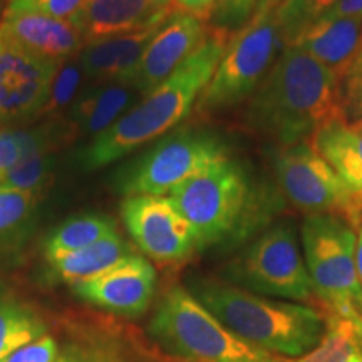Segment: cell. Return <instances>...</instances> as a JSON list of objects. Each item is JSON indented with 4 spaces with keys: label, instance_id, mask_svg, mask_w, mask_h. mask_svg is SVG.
Masks as SVG:
<instances>
[{
    "label": "cell",
    "instance_id": "35",
    "mask_svg": "<svg viewBox=\"0 0 362 362\" xmlns=\"http://www.w3.org/2000/svg\"><path fill=\"white\" fill-rule=\"evenodd\" d=\"M357 17H362V0H337L315 22L357 19Z\"/></svg>",
    "mask_w": 362,
    "mask_h": 362
},
{
    "label": "cell",
    "instance_id": "36",
    "mask_svg": "<svg viewBox=\"0 0 362 362\" xmlns=\"http://www.w3.org/2000/svg\"><path fill=\"white\" fill-rule=\"evenodd\" d=\"M284 2H285V0H259V2H257L255 12H253V13L275 12L280 6H282Z\"/></svg>",
    "mask_w": 362,
    "mask_h": 362
},
{
    "label": "cell",
    "instance_id": "22",
    "mask_svg": "<svg viewBox=\"0 0 362 362\" xmlns=\"http://www.w3.org/2000/svg\"><path fill=\"white\" fill-rule=\"evenodd\" d=\"M117 233V225L111 216L104 215H81L64 221L57 226L45 240V259L54 260L66 253L81 250L99 240Z\"/></svg>",
    "mask_w": 362,
    "mask_h": 362
},
{
    "label": "cell",
    "instance_id": "34",
    "mask_svg": "<svg viewBox=\"0 0 362 362\" xmlns=\"http://www.w3.org/2000/svg\"><path fill=\"white\" fill-rule=\"evenodd\" d=\"M218 0H170L173 12L187 13L203 22H210L214 17Z\"/></svg>",
    "mask_w": 362,
    "mask_h": 362
},
{
    "label": "cell",
    "instance_id": "40",
    "mask_svg": "<svg viewBox=\"0 0 362 362\" xmlns=\"http://www.w3.org/2000/svg\"><path fill=\"white\" fill-rule=\"evenodd\" d=\"M166 2H170V0H166Z\"/></svg>",
    "mask_w": 362,
    "mask_h": 362
},
{
    "label": "cell",
    "instance_id": "1",
    "mask_svg": "<svg viewBox=\"0 0 362 362\" xmlns=\"http://www.w3.org/2000/svg\"><path fill=\"white\" fill-rule=\"evenodd\" d=\"M341 117L346 115L337 78L296 45H285L247 107L253 133L277 148L310 141L320 128Z\"/></svg>",
    "mask_w": 362,
    "mask_h": 362
},
{
    "label": "cell",
    "instance_id": "39",
    "mask_svg": "<svg viewBox=\"0 0 362 362\" xmlns=\"http://www.w3.org/2000/svg\"><path fill=\"white\" fill-rule=\"evenodd\" d=\"M56 362H99V361H86V359H81V357L64 356V357H59Z\"/></svg>",
    "mask_w": 362,
    "mask_h": 362
},
{
    "label": "cell",
    "instance_id": "31",
    "mask_svg": "<svg viewBox=\"0 0 362 362\" xmlns=\"http://www.w3.org/2000/svg\"><path fill=\"white\" fill-rule=\"evenodd\" d=\"M59 359L57 342L52 337L42 336L12 351L0 362H56Z\"/></svg>",
    "mask_w": 362,
    "mask_h": 362
},
{
    "label": "cell",
    "instance_id": "2",
    "mask_svg": "<svg viewBox=\"0 0 362 362\" xmlns=\"http://www.w3.org/2000/svg\"><path fill=\"white\" fill-rule=\"evenodd\" d=\"M170 200L192 225L198 250L245 242L264 232L280 208L275 189L230 156L181 183Z\"/></svg>",
    "mask_w": 362,
    "mask_h": 362
},
{
    "label": "cell",
    "instance_id": "29",
    "mask_svg": "<svg viewBox=\"0 0 362 362\" xmlns=\"http://www.w3.org/2000/svg\"><path fill=\"white\" fill-rule=\"evenodd\" d=\"M259 0H218L211 17L215 27L233 34L252 19Z\"/></svg>",
    "mask_w": 362,
    "mask_h": 362
},
{
    "label": "cell",
    "instance_id": "6",
    "mask_svg": "<svg viewBox=\"0 0 362 362\" xmlns=\"http://www.w3.org/2000/svg\"><path fill=\"white\" fill-rule=\"evenodd\" d=\"M304 260L315 297L325 314L354 320L362 315V285L357 275V235L334 215H309L302 223Z\"/></svg>",
    "mask_w": 362,
    "mask_h": 362
},
{
    "label": "cell",
    "instance_id": "18",
    "mask_svg": "<svg viewBox=\"0 0 362 362\" xmlns=\"http://www.w3.org/2000/svg\"><path fill=\"white\" fill-rule=\"evenodd\" d=\"M292 45L327 67L341 84L362 56V17L315 22Z\"/></svg>",
    "mask_w": 362,
    "mask_h": 362
},
{
    "label": "cell",
    "instance_id": "32",
    "mask_svg": "<svg viewBox=\"0 0 362 362\" xmlns=\"http://www.w3.org/2000/svg\"><path fill=\"white\" fill-rule=\"evenodd\" d=\"M84 0H7L6 7L25 8L56 17V19L71 21V17L78 12Z\"/></svg>",
    "mask_w": 362,
    "mask_h": 362
},
{
    "label": "cell",
    "instance_id": "12",
    "mask_svg": "<svg viewBox=\"0 0 362 362\" xmlns=\"http://www.w3.org/2000/svg\"><path fill=\"white\" fill-rule=\"evenodd\" d=\"M61 64L27 52L0 34V124L42 115Z\"/></svg>",
    "mask_w": 362,
    "mask_h": 362
},
{
    "label": "cell",
    "instance_id": "17",
    "mask_svg": "<svg viewBox=\"0 0 362 362\" xmlns=\"http://www.w3.org/2000/svg\"><path fill=\"white\" fill-rule=\"evenodd\" d=\"M160 27L161 24L139 33L86 44L79 54V64L84 74L106 84L129 86L149 42Z\"/></svg>",
    "mask_w": 362,
    "mask_h": 362
},
{
    "label": "cell",
    "instance_id": "25",
    "mask_svg": "<svg viewBox=\"0 0 362 362\" xmlns=\"http://www.w3.org/2000/svg\"><path fill=\"white\" fill-rule=\"evenodd\" d=\"M49 171L51 170H49L44 144L40 143L37 134L30 133L24 155L6 175V178L0 181V189H17V192L39 194V189L49 178Z\"/></svg>",
    "mask_w": 362,
    "mask_h": 362
},
{
    "label": "cell",
    "instance_id": "13",
    "mask_svg": "<svg viewBox=\"0 0 362 362\" xmlns=\"http://www.w3.org/2000/svg\"><path fill=\"white\" fill-rule=\"evenodd\" d=\"M76 296L104 310L138 317L148 310L156 292V270L141 255L124 257L96 277L72 285Z\"/></svg>",
    "mask_w": 362,
    "mask_h": 362
},
{
    "label": "cell",
    "instance_id": "4",
    "mask_svg": "<svg viewBox=\"0 0 362 362\" xmlns=\"http://www.w3.org/2000/svg\"><path fill=\"white\" fill-rule=\"evenodd\" d=\"M198 302L225 327L252 346L277 357L305 356L325 334V317L314 307L259 296L214 279L192 284Z\"/></svg>",
    "mask_w": 362,
    "mask_h": 362
},
{
    "label": "cell",
    "instance_id": "33",
    "mask_svg": "<svg viewBox=\"0 0 362 362\" xmlns=\"http://www.w3.org/2000/svg\"><path fill=\"white\" fill-rule=\"evenodd\" d=\"M29 139L30 133L0 131V181L6 178V175L24 155Z\"/></svg>",
    "mask_w": 362,
    "mask_h": 362
},
{
    "label": "cell",
    "instance_id": "21",
    "mask_svg": "<svg viewBox=\"0 0 362 362\" xmlns=\"http://www.w3.org/2000/svg\"><path fill=\"white\" fill-rule=\"evenodd\" d=\"M133 96V88L124 84H104L89 90L72 106L71 119L79 134H103L123 116Z\"/></svg>",
    "mask_w": 362,
    "mask_h": 362
},
{
    "label": "cell",
    "instance_id": "15",
    "mask_svg": "<svg viewBox=\"0 0 362 362\" xmlns=\"http://www.w3.org/2000/svg\"><path fill=\"white\" fill-rule=\"evenodd\" d=\"M171 13L166 0H84L71 22L86 45L160 25Z\"/></svg>",
    "mask_w": 362,
    "mask_h": 362
},
{
    "label": "cell",
    "instance_id": "3",
    "mask_svg": "<svg viewBox=\"0 0 362 362\" xmlns=\"http://www.w3.org/2000/svg\"><path fill=\"white\" fill-rule=\"evenodd\" d=\"M230 35L214 25L211 34L193 56L79 153L83 168L99 170L111 165L134 149L163 138L187 119L215 74Z\"/></svg>",
    "mask_w": 362,
    "mask_h": 362
},
{
    "label": "cell",
    "instance_id": "38",
    "mask_svg": "<svg viewBox=\"0 0 362 362\" xmlns=\"http://www.w3.org/2000/svg\"><path fill=\"white\" fill-rule=\"evenodd\" d=\"M352 327H354V336H356L357 344H359V347L362 351V315L352 320Z\"/></svg>",
    "mask_w": 362,
    "mask_h": 362
},
{
    "label": "cell",
    "instance_id": "11",
    "mask_svg": "<svg viewBox=\"0 0 362 362\" xmlns=\"http://www.w3.org/2000/svg\"><path fill=\"white\" fill-rule=\"evenodd\" d=\"M121 218L136 247L158 264H180L198 252L192 225L170 197H126Z\"/></svg>",
    "mask_w": 362,
    "mask_h": 362
},
{
    "label": "cell",
    "instance_id": "10",
    "mask_svg": "<svg viewBox=\"0 0 362 362\" xmlns=\"http://www.w3.org/2000/svg\"><path fill=\"white\" fill-rule=\"evenodd\" d=\"M274 171L284 197L309 215H334L352 228L362 223V202L309 141L280 146Z\"/></svg>",
    "mask_w": 362,
    "mask_h": 362
},
{
    "label": "cell",
    "instance_id": "37",
    "mask_svg": "<svg viewBox=\"0 0 362 362\" xmlns=\"http://www.w3.org/2000/svg\"><path fill=\"white\" fill-rule=\"evenodd\" d=\"M356 265H357V275H359V280L362 285V225L359 228V235H357V243H356Z\"/></svg>",
    "mask_w": 362,
    "mask_h": 362
},
{
    "label": "cell",
    "instance_id": "19",
    "mask_svg": "<svg viewBox=\"0 0 362 362\" xmlns=\"http://www.w3.org/2000/svg\"><path fill=\"white\" fill-rule=\"evenodd\" d=\"M309 143L362 202V117L332 121L317 131Z\"/></svg>",
    "mask_w": 362,
    "mask_h": 362
},
{
    "label": "cell",
    "instance_id": "7",
    "mask_svg": "<svg viewBox=\"0 0 362 362\" xmlns=\"http://www.w3.org/2000/svg\"><path fill=\"white\" fill-rule=\"evenodd\" d=\"M284 47L275 12L253 13L245 25L230 35L215 74L194 110L216 112L248 101Z\"/></svg>",
    "mask_w": 362,
    "mask_h": 362
},
{
    "label": "cell",
    "instance_id": "28",
    "mask_svg": "<svg viewBox=\"0 0 362 362\" xmlns=\"http://www.w3.org/2000/svg\"><path fill=\"white\" fill-rule=\"evenodd\" d=\"M83 67L78 62H62L56 72V78L52 81L51 94H49L47 104H45L42 112H56L69 106L78 93V86L83 79Z\"/></svg>",
    "mask_w": 362,
    "mask_h": 362
},
{
    "label": "cell",
    "instance_id": "20",
    "mask_svg": "<svg viewBox=\"0 0 362 362\" xmlns=\"http://www.w3.org/2000/svg\"><path fill=\"white\" fill-rule=\"evenodd\" d=\"M131 253L133 252H131L129 243L117 232L93 245L49 260V265H51L54 277L66 284L76 285L103 274Z\"/></svg>",
    "mask_w": 362,
    "mask_h": 362
},
{
    "label": "cell",
    "instance_id": "27",
    "mask_svg": "<svg viewBox=\"0 0 362 362\" xmlns=\"http://www.w3.org/2000/svg\"><path fill=\"white\" fill-rule=\"evenodd\" d=\"M39 194L0 189V242L11 238L33 215Z\"/></svg>",
    "mask_w": 362,
    "mask_h": 362
},
{
    "label": "cell",
    "instance_id": "23",
    "mask_svg": "<svg viewBox=\"0 0 362 362\" xmlns=\"http://www.w3.org/2000/svg\"><path fill=\"white\" fill-rule=\"evenodd\" d=\"M44 332L45 325L35 312L0 287V361Z\"/></svg>",
    "mask_w": 362,
    "mask_h": 362
},
{
    "label": "cell",
    "instance_id": "26",
    "mask_svg": "<svg viewBox=\"0 0 362 362\" xmlns=\"http://www.w3.org/2000/svg\"><path fill=\"white\" fill-rule=\"evenodd\" d=\"M337 0H285L277 11L280 35L285 45H292Z\"/></svg>",
    "mask_w": 362,
    "mask_h": 362
},
{
    "label": "cell",
    "instance_id": "5",
    "mask_svg": "<svg viewBox=\"0 0 362 362\" xmlns=\"http://www.w3.org/2000/svg\"><path fill=\"white\" fill-rule=\"evenodd\" d=\"M148 332L166 354L180 362L284 361L233 334L180 285L168 288L161 297Z\"/></svg>",
    "mask_w": 362,
    "mask_h": 362
},
{
    "label": "cell",
    "instance_id": "30",
    "mask_svg": "<svg viewBox=\"0 0 362 362\" xmlns=\"http://www.w3.org/2000/svg\"><path fill=\"white\" fill-rule=\"evenodd\" d=\"M341 103L347 119L362 117V56L341 81Z\"/></svg>",
    "mask_w": 362,
    "mask_h": 362
},
{
    "label": "cell",
    "instance_id": "14",
    "mask_svg": "<svg viewBox=\"0 0 362 362\" xmlns=\"http://www.w3.org/2000/svg\"><path fill=\"white\" fill-rule=\"evenodd\" d=\"M214 27L197 17L173 12L163 22L136 69L129 88L148 94L193 56Z\"/></svg>",
    "mask_w": 362,
    "mask_h": 362
},
{
    "label": "cell",
    "instance_id": "24",
    "mask_svg": "<svg viewBox=\"0 0 362 362\" xmlns=\"http://www.w3.org/2000/svg\"><path fill=\"white\" fill-rule=\"evenodd\" d=\"M325 334L315 349L297 359L282 362H362V351L354 336L352 320L325 314Z\"/></svg>",
    "mask_w": 362,
    "mask_h": 362
},
{
    "label": "cell",
    "instance_id": "8",
    "mask_svg": "<svg viewBox=\"0 0 362 362\" xmlns=\"http://www.w3.org/2000/svg\"><path fill=\"white\" fill-rule=\"evenodd\" d=\"M225 158H228V144L214 131L181 129L163 136L160 143L131 161L117 175L116 187L124 197H165Z\"/></svg>",
    "mask_w": 362,
    "mask_h": 362
},
{
    "label": "cell",
    "instance_id": "9",
    "mask_svg": "<svg viewBox=\"0 0 362 362\" xmlns=\"http://www.w3.org/2000/svg\"><path fill=\"white\" fill-rule=\"evenodd\" d=\"M233 285L259 296L310 302L314 288L292 225L265 228L230 267Z\"/></svg>",
    "mask_w": 362,
    "mask_h": 362
},
{
    "label": "cell",
    "instance_id": "16",
    "mask_svg": "<svg viewBox=\"0 0 362 362\" xmlns=\"http://www.w3.org/2000/svg\"><path fill=\"white\" fill-rule=\"evenodd\" d=\"M0 34L27 52L56 62H64L84 47L83 35L71 21L25 8H4Z\"/></svg>",
    "mask_w": 362,
    "mask_h": 362
}]
</instances>
